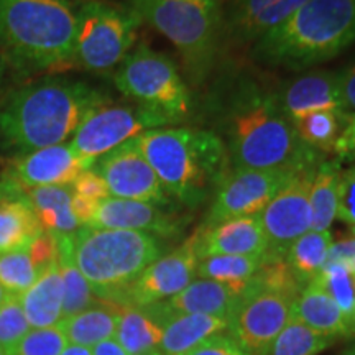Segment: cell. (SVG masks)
Wrapping results in <instances>:
<instances>
[{"label": "cell", "instance_id": "cell-1", "mask_svg": "<svg viewBox=\"0 0 355 355\" xmlns=\"http://www.w3.org/2000/svg\"><path fill=\"white\" fill-rule=\"evenodd\" d=\"M107 104L104 91L74 79L25 84L0 102V148L21 157L66 144L89 115Z\"/></svg>", "mask_w": 355, "mask_h": 355}, {"label": "cell", "instance_id": "cell-2", "mask_svg": "<svg viewBox=\"0 0 355 355\" xmlns=\"http://www.w3.org/2000/svg\"><path fill=\"white\" fill-rule=\"evenodd\" d=\"M225 146L232 170L301 171L322 162L319 152L301 141L275 94L254 87L241 92L230 105Z\"/></svg>", "mask_w": 355, "mask_h": 355}, {"label": "cell", "instance_id": "cell-3", "mask_svg": "<svg viewBox=\"0 0 355 355\" xmlns=\"http://www.w3.org/2000/svg\"><path fill=\"white\" fill-rule=\"evenodd\" d=\"M76 10L68 0H0V51L24 74L73 66Z\"/></svg>", "mask_w": 355, "mask_h": 355}, {"label": "cell", "instance_id": "cell-4", "mask_svg": "<svg viewBox=\"0 0 355 355\" xmlns=\"http://www.w3.org/2000/svg\"><path fill=\"white\" fill-rule=\"evenodd\" d=\"M133 141L168 196L188 206L202 202L230 171L227 146L212 132L163 127L140 133Z\"/></svg>", "mask_w": 355, "mask_h": 355}, {"label": "cell", "instance_id": "cell-5", "mask_svg": "<svg viewBox=\"0 0 355 355\" xmlns=\"http://www.w3.org/2000/svg\"><path fill=\"white\" fill-rule=\"evenodd\" d=\"M355 42V0H308L255 43L261 61L290 69L324 63Z\"/></svg>", "mask_w": 355, "mask_h": 355}, {"label": "cell", "instance_id": "cell-6", "mask_svg": "<svg viewBox=\"0 0 355 355\" xmlns=\"http://www.w3.org/2000/svg\"><path fill=\"white\" fill-rule=\"evenodd\" d=\"M71 241L79 272L97 300L107 303H112L165 250L159 237L135 230L83 225L71 235Z\"/></svg>", "mask_w": 355, "mask_h": 355}, {"label": "cell", "instance_id": "cell-7", "mask_svg": "<svg viewBox=\"0 0 355 355\" xmlns=\"http://www.w3.org/2000/svg\"><path fill=\"white\" fill-rule=\"evenodd\" d=\"M141 21L168 38L186 64L204 73L211 64L224 21L212 0H127Z\"/></svg>", "mask_w": 355, "mask_h": 355}, {"label": "cell", "instance_id": "cell-8", "mask_svg": "<svg viewBox=\"0 0 355 355\" xmlns=\"http://www.w3.org/2000/svg\"><path fill=\"white\" fill-rule=\"evenodd\" d=\"M141 24L130 7L87 0L76 10L73 66L89 73H115L137 40Z\"/></svg>", "mask_w": 355, "mask_h": 355}, {"label": "cell", "instance_id": "cell-9", "mask_svg": "<svg viewBox=\"0 0 355 355\" xmlns=\"http://www.w3.org/2000/svg\"><path fill=\"white\" fill-rule=\"evenodd\" d=\"M114 84L123 96L180 123L188 117L191 97L188 86L171 58L140 44L128 53L115 69Z\"/></svg>", "mask_w": 355, "mask_h": 355}, {"label": "cell", "instance_id": "cell-10", "mask_svg": "<svg viewBox=\"0 0 355 355\" xmlns=\"http://www.w3.org/2000/svg\"><path fill=\"white\" fill-rule=\"evenodd\" d=\"M166 115L144 105H104L81 123L71 139L74 153L94 166L96 159L125 141L137 139L140 133L153 128L175 127Z\"/></svg>", "mask_w": 355, "mask_h": 355}, {"label": "cell", "instance_id": "cell-11", "mask_svg": "<svg viewBox=\"0 0 355 355\" xmlns=\"http://www.w3.org/2000/svg\"><path fill=\"white\" fill-rule=\"evenodd\" d=\"M295 300L285 293L259 286L252 278L227 319L229 334L247 355H266L291 319Z\"/></svg>", "mask_w": 355, "mask_h": 355}, {"label": "cell", "instance_id": "cell-12", "mask_svg": "<svg viewBox=\"0 0 355 355\" xmlns=\"http://www.w3.org/2000/svg\"><path fill=\"white\" fill-rule=\"evenodd\" d=\"M316 170L318 166L295 173L259 214L266 237L263 261L285 260L293 243L311 230L309 193Z\"/></svg>", "mask_w": 355, "mask_h": 355}, {"label": "cell", "instance_id": "cell-13", "mask_svg": "<svg viewBox=\"0 0 355 355\" xmlns=\"http://www.w3.org/2000/svg\"><path fill=\"white\" fill-rule=\"evenodd\" d=\"M298 171L288 170H230L217 186L214 201L202 225L259 216L277 196L291 176Z\"/></svg>", "mask_w": 355, "mask_h": 355}, {"label": "cell", "instance_id": "cell-14", "mask_svg": "<svg viewBox=\"0 0 355 355\" xmlns=\"http://www.w3.org/2000/svg\"><path fill=\"white\" fill-rule=\"evenodd\" d=\"M198 255L193 239L170 254L162 255L139 275L110 304L117 308H145V306L170 300L183 291L196 278Z\"/></svg>", "mask_w": 355, "mask_h": 355}, {"label": "cell", "instance_id": "cell-15", "mask_svg": "<svg viewBox=\"0 0 355 355\" xmlns=\"http://www.w3.org/2000/svg\"><path fill=\"white\" fill-rule=\"evenodd\" d=\"M92 170L107 186L109 196L152 202L157 206L170 204L171 198L133 139L97 158Z\"/></svg>", "mask_w": 355, "mask_h": 355}, {"label": "cell", "instance_id": "cell-16", "mask_svg": "<svg viewBox=\"0 0 355 355\" xmlns=\"http://www.w3.org/2000/svg\"><path fill=\"white\" fill-rule=\"evenodd\" d=\"M91 165L79 158L69 144L35 150L17 157L6 175L25 191L44 186H71Z\"/></svg>", "mask_w": 355, "mask_h": 355}, {"label": "cell", "instance_id": "cell-17", "mask_svg": "<svg viewBox=\"0 0 355 355\" xmlns=\"http://www.w3.org/2000/svg\"><path fill=\"white\" fill-rule=\"evenodd\" d=\"M183 224V220L163 211L157 204L109 196L97 204L87 227L135 230L166 239L180 234Z\"/></svg>", "mask_w": 355, "mask_h": 355}, {"label": "cell", "instance_id": "cell-18", "mask_svg": "<svg viewBox=\"0 0 355 355\" xmlns=\"http://www.w3.org/2000/svg\"><path fill=\"white\" fill-rule=\"evenodd\" d=\"M241 296V293L224 283L194 278L183 291L171 296L170 300L145 306L144 309L159 327L168 318L176 314H207L229 319Z\"/></svg>", "mask_w": 355, "mask_h": 355}, {"label": "cell", "instance_id": "cell-19", "mask_svg": "<svg viewBox=\"0 0 355 355\" xmlns=\"http://www.w3.org/2000/svg\"><path fill=\"white\" fill-rule=\"evenodd\" d=\"M198 260L214 255L261 257L266 252V237L259 216L237 217L219 224L202 225L191 235Z\"/></svg>", "mask_w": 355, "mask_h": 355}, {"label": "cell", "instance_id": "cell-20", "mask_svg": "<svg viewBox=\"0 0 355 355\" xmlns=\"http://www.w3.org/2000/svg\"><path fill=\"white\" fill-rule=\"evenodd\" d=\"M43 232L26 191L0 175V254L28 247Z\"/></svg>", "mask_w": 355, "mask_h": 355}, {"label": "cell", "instance_id": "cell-21", "mask_svg": "<svg viewBox=\"0 0 355 355\" xmlns=\"http://www.w3.org/2000/svg\"><path fill=\"white\" fill-rule=\"evenodd\" d=\"M308 0H237L232 6L225 33L239 43L259 42L285 24Z\"/></svg>", "mask_w": 355, "mask_h": 355}, {"label": "cell", "instance_id": "cell-22", "mask_svg": "<svg viewBox=\"0 0 355 355\" xmlns=\"http://www.w3.org/2000/svg\"><path fill=\"white\" fill-rule=\"evenodd\" d=\"M279 109L290 121L319 110L343 112L339 92V73L316 71L286 84L279 94H275ZM344 114V112H343Z\"/></svg>", "mask_w": 355, "mask_h": 355}, {"label": "cell", "instance_id": "cell-23", "mask_svg": "<svg viewBox=\"0 0 355 355\" xmlns=\"http://www.w3.org/2000/svg\"><path fill=\"white\" fill-rule=\"evenodd\" d=\"M21 309L33 329L56 326L63 319V282L58 260L48 265L35 283L19 296Z\"/></svg>", "mask_w": 355, "mask_h": 355}, {"label": "cell", "instance_id": "cell-24", "mask_svg": "<svg viewBox=\"0 0 355 355\" xmlns=\"http://www.w3.org/2000/svg\"><path fill=\"white\" fill-rule=\"evenodd\" d=\"M291 318L306 324L319 334L332 337H347L349 319L334 300L318 283L306 285L293 303Z\"/></svg>", "mask_w": 355, "mask_h": 355}, {"label": "cell", "instance_id": "cell-25", "mask_svg": "<svg viewBox=\"0 0 355 355\" xmlns=\"http://www.w3.org/2000/svg\"><path fill=\"white\" fill-rule=\"evenodd\" d=\"M229 321L207 314H176L162 326L163 336L157 352L163 355H184L211 336L225 332Z\"/></svg>", "mask_w": 355, "mask_h": 355}, {"label": "cell", "instance_id": "cell-26", "mask_svg": "<svg viewBox=\"0 0 355 355\" xmlns=\"http://www.w3.org/2000/svg\"><path fill=\"white\" fill-rule=\"evenodd\" d=\"M43 232L55 237L73 235L81 227L73 214V189L71 186H44L26 191Z\"/></svg>", "mask_w": 355, "mask_h": 355}, {"label": "cell", "instance_id": "cell-27", "mask_svg": "<svg viewBox=\"0 0 355 355\" xmlns=\"http://www.w3.org/2000/svg\"><path fill=\"white\" fill-rule=\"evenodd\" d=\"M121 309L122 308H117L107 301L99 300L91 308L74 316L63 318L58 322V326L63 331L69 344L94 347L96 344L115 336Z\"/></svg>", "mask_w": 355, "mask_h": 355}, {"label": "cell", "instance_id": "cell-28", "mask_svg": "<svg viewBox=\"0 0 355 355\" xmlns=\"http://www.w3.org/2000/svg\"><path fill=\"white\" fill-rule=\"evenodd\" d=\"M340 175L343 168L339 159L319 163L309 193L311 230H329L332 222L337 219Z\"/></svg>", "mask_w": 355, "mask_h": 355}, {"label": "cell", "instance_id": "cell-29", "mask_svg": "<svg viewBox=\"0 0 355 355\" xmlns=\"http://www.w3.org/2000/svg\"><path fill=\"white\" fill-rule=\"evenodd\" d=\"M58 241V266L63 282V318L74 316L81 311L94 306L97 296L92 291L87 279L83 277L73 259V241L71 235H61Z\"/></svg>", "mask_w": 355, "mask_h": 355}, {"label": "cell", "instance_id": "cell-30", "mask_svg": "<svg viewBox=\"0 0 355 355\" xmlns=\"http://www.w3.org/2000/svg\"><path fill=\"white\" fill-rule=\"evenodd\" d=\"M332 243L334 242L329 230H308L286 252V265L290 266L301 288L309 285L322 272Z\"/></svg>", "mask_w": 355, "mask_h": 355}, {"label": "cell", "instance_id": "cell-31", "mask_svg": "<svg viewBox=\"0 0 355 355\" xmlns=\"http://www.w3.org/2000/svg\"><path fill=\"white\" fill-rule=\"evenodd\" d=\"M163 329L146 314L144 308H122L119 313L114 339L128 355H146L158 349Z\"/></svg>", "mask_w": 355, "mask_h": 355}, {"label": "cell", "instance_id": "cell-32", "mask_svg": "<svg viewBox=\"0 0 355 355\" xmlns=\"http://www.w3.org/2000/svg\"><path fill=\"white\" fill-rule=\"evenodd\" d=\"M261 257L243 255H214L198 260L196 275L199 278L214 279L234 288L242 295L248 283L259 273Z\"/></svg>", "mask_w": 355, "mask_h": 355}, {"label": "cell", "instance_id": "cell-33", "mask_svg": "<svg viewBox=\"0 0 355 355\" xmlns=\"http://www.w3.org/2000/svg\"><path fill=\"white\" fill-rule=\"evenodd\" d=\"M347 121V115L336 110H319L293 121L304 145L319 153H334V145Z\"/></svg>", "mask_w": 355, "mask_h": 355}, {"label": "cell", "instance_id": "cell-34", "mask_svg": "<svg viewBox=\"0 0 355 355\" xmlns=\"http://www.w3.org/2000/svg\"><path fill=\"white\" fill-rule=\"evenodd\" d=\"M332 343V337L319 334L291 318L273 340L266 355H319L331 347Z\"/></svg>", "mask_w": 355, "mask_h": 355}, {"label": "cell", "instance_id": "cell-35", "mask_svg": "<svg viewBox=\"0 0 355 355\" xmlns=\"http://www.w3.org/2000/svg\"><path fill=\"white\" fill-rule=\"evenodd\" d=\"M38 275L40 272L33 263L28 247L0 254V286L7 295L20 296L33 285Z\"/></svg>", "mask_w": 355, "mask_h": 355}, {"label": "cell", "instance_id": "cell-36", "mask_svg": "<svg viewBox=\"0 0 355 355\" xmlns=\"http://www.w3.org/2000/svg\"><path fill=\"white\" fill-rule=\"evenodd\" d=\"M318 283L332 300L336 301L340 311L347 316H352L355 311V270L340 263H326L322 272L313 279Z\"/></svg>", "mask_w": 355, "mask_h": 355}, {"label": "cell", "instance_id": "cell-37", "mask_svg": "<svg viewBox=\"0 0 355 355\" xmlns=\"http://www.w3.org/2000/svg\"><path fill=\"white\" fill-rule=\"evenodd\" d=\"M32 327L26 321L19 296H10L0 304V349L8 354Z\"/></svg>", "mask_w": 355, "mask_h": 355}, {"label": "cell", "instance_id": "cell-38", "mask_svg": "<svg viewBox=\"0 0 355 355\" xmlns=\"http://www.w3.org/2000/svg\"><path fill=\"white\" fill-rule=\"evenodd\" d=\"M60 326L30 329L26 336L7 355H60L68 345Z\"/></svg>", "mask_w": 355, "mask_h": 355}, {"label": "cell", "instance_id": "cell-39", "mask_svg": "<svg viewBox=\"0 0 355 355\" xmlns=\"http://www.w3.org/2000/svg\"><path fill=\"white\" fill-rule=\"evenodd\" d=\"M337 219L355 225V165L343 170L339 183V207Z\"/></svg>", "mask_w": 355, "mask_h": 355}, {"label": "cell", "instance_id": "cell-40", "mask_svg": "<svg viewBox=\"0 0 355 355\" xmlns=\"http://www.w3.org/2000/svg\"><path fill=\"white\" fill-rule=\"evenodd\" d=\"M184 355H247L237 340L227 332H219V334L211 336L204 343L191 349Z\"/></svg>", "mask_w": 355, "mask_h": 355}, {"label": "cell", "instance_id": "cell-41", "mask_svg": "<svg viewBox=\"0 0 355 355\" xmlns=\"http://www.w3.org/2000/svg\"><path fill=\"white\" fill-rule=\"evenodd\" d=\"M71 189H73L74 194L78 196L92 199V201H102V199L109 198L107 186H105L102 178L97 175V173L92 170H86L79 175L74 183L71 184Z\"/></svg>", "mask_w": 355, "mask_h": 355}, {"label": "cell", "instance_id": "cell-42", "mask_svg": "<svg viewBox=\"0 0 355 355\" xmlns=\"http://www.w3.org/2000/svg\"><path fill=\"white\" fill-rule=\"evenodd\" d=\"M334 153L339 162L355 163V115H349L339 139L334 145Z\"/></svg>", "mask_w": 355, "mask_h": 355}, {"label": "cell", "instance_id": "cell-43", "mask_svg": "<svg viewBox=\"0 0 355 355\" xmlns=\"http://www.w3.org/2000/svg\"><path fill=\"white\" fill-rule=\"evenodd\" d=\"M339 92L343 102V112L355 115V64L339 73Z\"/></svg>", "mask_w": 355, "mask_h": 355}, {"label": "cell", "instance_id": "cell-44", "mask_svg": "<svg viewBox=\"0 0 355 355\" xmlns=\"http://www.w3.org/2000/svg\"><path fill=\"white\" fill-rule=\"evenodd\" d=\"M326 263H340L355 270V239L332 243Z\"/></svg>", "mask_w": 355, "mask_h": 355}, {"label": "cell", "instance_id": "cell-45", "mask_svg": "<svg viewBox=\"0 0 355 355\" xmlns=\"http://www.w3.org/2000/svg\"><path fill=\"white\" fill-rule=\"evenodd\" d=\"M91 350H92V355H128L125 352V349H123L122 345L114 339V337L96 344Z\"/></svg>", "mask_w": 355, "mask_h": 355}, {"label": "cell", "instance_id": "cell-46", "mask_svg": "<svg viewBox=\"0 0 355 355\" xmlns=\"http://www.w3.org/2000/svg\"><path fill=\"white\" fill-rule=\"evenodd\" d=\"M60 355H92V350L91 347H84V345L68 344Z\"/></svg>", "mask_w": 355, "mask_h": 355}, {"label": "cell", "instance_id": "cell-47", "mask_svg": "<svg viewBox=\"0 0 355 355\" xmlns=\"http://www.w3.org/2000/svg\"><path fill=\"white\" fill-rule=\"evenodd\" d=\"M355 337V311L352 316L349 318V339H354Z\"/></svg>", "mask_w": 355, "mask_h": 355}, {"label": "cell", "instance_id": "cell-48", "mask_svg": "<svg viewBox=\"0 0 355 355\" xmlns=\"http://www.w3.org/2000/svg\"><path fill=\"white\" fill-rule=\"evenodd\" d=\"M6 69H7V63L3 61V58L0 56V81H2L3 74H6Z\"/></svg>", "mask_w": 355, "mask_h": 355}, {"label": "cell", "instance_id": "cell-49", "mask_svg": "<svg viewBox=\"0 0 355 355\" xmlns=\"http://www.w3.org/2000/svg\"><path fill=\"white\" fill-rule=\"evenodd\" d=\"M340 355H355V343H352V344H350V345H349V347H347V349H345V350H344V352H343V354H340Z\"/></svg>", "mask_w": 355, "mask_h": 355}, {"label": "cell", "instance_id": "cell-50", "mask_svg": "<svg viewBox=\"0 0 355 355\" xmlns=\"http://www.w3.org/2000/svg\"><path fill=\"white\" fill-rule=\"evenodd\" d=\"M7 298H8V295L6 293V290H3V288L0 286V304H2Z\"/></svg>", "mask_w": 355, "mask_h": 355}, {"label": "cell", "instance_id": "cell-51", "mask_svg": "<svg viewBox=\"0 0 355 355\" xmlns=\"http://www.w3.org/2000/svg\"><path fill=\"white\" fill-rule=\"evenodd\" d=\"M350 229H352V235H354V239H355V225H350Z\"/></svg>", "mask_w": 355, "mask_h": 355}, {"label": "cell", "instance_id": "cell-52", "mask_svg": "<svg viewBox=\"0 0 355 355\" xmlns=\"http://www.w3.org/2000/svg\"><path fill=\"white\" fill-rule=\"evenodd\" d=\"M146 355H163V354H159V352H157V350H155V352H152V354H146Z\"/></svg>", "mask_w": 355, "mask_h": 355}, {"label": "cell", "instance_id": "cell-53", "mask_svg": "<svg viewBox=\"0 0 355 355\" xmlns=\"http://www.w3.org/2000/svg\"><path fill=\"white\" fill-rule=\"evenodd\" d=\"M0 355H7V354H6V352H3V350H2V349H0Z\"/></svg>", "mask_w": 355, "mask_h": 355}, {"label": "cell", "instance_id": "cell-54", "mask_svg": "<svg viewBox=\"0 0 355 355\" xmlns=\"http://www.w3.org/2000/svg\"><path fill=\"white\" fill-rule=\"evenodd\" d=\"M212 2H220V0H212Z\"/></svg>", "mask_w": 355, "mask_h": 355}]
</instances>
